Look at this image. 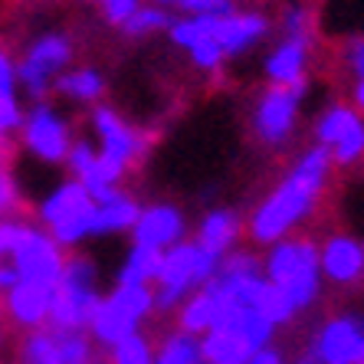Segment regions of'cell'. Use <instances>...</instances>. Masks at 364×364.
I'll return each mask as SVG.
<instances>
[{"label": "cell", "instance_id": "6da1fadb", "mask_svg": "<svg viewBox=\"0 0 364 364\" xmlns=\"http://www.w3.org/2000/svg\"><path fill=\"white\" fill-rule=\"evenodd\" d=\"M328 171H331L328 148H322V144L309 148L292 164L286 181L256 207V213L250 217V237L256 243H269V246L286 240L289 230L299 227L315 210V200H318L325 181H328Z\"/></svg>", "mask_w": 364, "mask_h": 364}, {"label": "cell", "instance_id": "7a4b0ae2", "mask_svg": "<svg viewBox=\"0 0 364 364\" xmlns=\"http://www.w3.org/2000/svg\"><path fill=\"white\" fill-rule=\"evenodd\" d=\"M263 276L282 296L289 305L302 312L318 299L322 289V269H318V246L312 240H279L263 259Z\"/></svg>", "mask_w": 364, "mask_h": 364}, {"label": "cell", "instance_id": "3957f363", "mask_svg": "<svg viewBox=\"0 0 364 364\" xmlns=\"http://www.w3.org/2000/svg\"><path fill=\"white\" fill-rule=\"evenodd\" d=\"M220 266V256L207 253L200 243H184L164 250L161 256V276L154 282V309L171 312V309H181L191 292H197L200 286L213 279V272Z\"/></svg>", "mask_w": 364, "mask_h": 364}, {"label": "cell", "instance_id": "277c9868", "mask_svg": "<svg viewBox=\"0 0 364 364\" xmlns=\"http://www.w3.org/2000/svg\"><path fill=\"white\" fill-rule=\"evenodd\" d=\"M102 296L95 289V266L82 256L63 263V276L50 296V328L60 331H85L92 322Z\"/></svg>", "mask_w": 364, "mask_h": 364}, {"label": "cell", "instance_id": "5b68a950", "mask_svg": "<svg viewBox=\"0 0 364 364\" xmlns=\"http://www.w3.org/2000/svg\"><path fill=\"white\" fill-rule=\"evenodd\" d=\"M40 220L60 246H76L85 237H92L95 200L79 181H63L40 203Z\"/></svg>", "mask_w": 364, "mask_h": 364}, {"label": "cell", "instance_id": "8992f818", "mask_svg": "<svg viewBox=\"0 0 364 364\" xmlns=\"http://www.w3.org/2000/svg\"><path fill=\"white\" fill-rule=\"evenodd\" d=\"M154 309V289L151 286H115L112 296H105L95 309L89 331L95 341L105 348H115L128 335H135L141 318Z\"/></svg>", "mask_w": 364, "mask_h": 364}, {"label": "cell", "instance_id": "52a82bcc", "mask_svg": "<svg viewBox=\"0 0 364 364\" xmlns=\"http://www.w3.org/2000/svg\"><path fill=\"white\" fill-rule=\"evenodd\" d=\"M73 60V43L63 33H43L30 43L26 56L17 66V82L23 85L26 92L33 95L36 102L46 99V92L53 89L56 76L69 66Z\"/></svg>", "mask_w": 364, "mask_h": 364}, {"label": "cell", "instance_id": "ba28073f", "mask_svg": "<svg viewBox=\"0 0 364 364\" xmlns=\"http://www.w3.org/2000/svg\"><path fill=\"white\" fill-rule=\"evenodd\" d=\"M63 246L36 227H23L14 253H10V266L17 269L20 282H36V286L53 289L63 276Z\"/></svg>", "mask_w": 364, "mask_h": 364}, {"label": "cell", "instance_id": "9c48e42d", "mask_svg": "<svg viewBox=\"0 0 364 364\" xmlns=\"http://www.w3.org/2000/svg\"><path fill=\"white\" fill-rule=\"evenodd\" d=\"M309 79H299L292 85H269L256 105V135L263 138L266 144H282L292 128H296V115H299V102L305 99Z\"/></svg>", "mask_w": 364, "mask_h": 364}, {"label": "cell", "instance_id": "30bf717a", "mask_svg": "<svg viewBox=\"0 0 364 364\" xmlns=\"http://www.w3.org/2000/svg\"><path fill=\"white\" fill-rule=\"evenodd\" d=\"M315 364H364V318L338 315L318 328L312 341Z\"/></svg>", "mask_w": 364, "mask_h": 364}, {"label": "cell", "instance_id": "8fae6325", "mask_svg": "<svg viewBox=\"0 0 364 364\" xmlns=\"http://www.w3.org/2000/svg\"><path fill=\"white\" fill-rule=\"evenodd\" d=\"M20 128H23V144L40 161H46V164L66 161L73 138H69L66 119H63L56 109H50L46 102H40V105H33L30 115H23V125Z\"/></svg>", "mask_w": 364, "mask_h": 364}, {"label": "cell", "instance_id": "7c38bea8", "mask_svg": "<svg viewBox=\"0 0 364 364\" xmlns=\"http://www.w3.org/2000/svg\"><path fill=\"white\" fill-rule=\"evenodd\" d=\"M184 213L174 203H154V207H141L132 237L138 246H151V250H171L184 240Z\"/></svg>", "mask_w": 364, "mask_h": 364}, {"label": "cell", "instance_id": "4fadbf2b", "mask_svg": "<svg viewBox=\"0 0 364 364\" xmlns=\"http://www.w3.org/2000/svg\"><path fill=\"white\" fill-rule=\"evenodd\" d=\"M92 128H95V135H99V141H102L99 151L105 154V158L119 161L122 168L135 164V158L141 154V138H138L135 128L125 125L109 105H99V109L92 112Z\"/></svg>", "mask_w": 364, "mask_h": 364}, {"label": "cell", "instance_id": "5bb4252c", "mask_svg": "<svg viewBox=\"0 0 364 364\" xmlns=\"http://www.w3.org/2000/svg\"><path fill=\"white\" fill-rule=\"evenodd\" d=\"M266 33H269V20L263 14H240V10H233L227 17L213 20V40L223 50V56H240L250 46H256Z\"/></svg>", "mask_w": 364, "mask_h": 364}, {"label": "cell", "instance_id": "9a60e30c", "mask_svg": "<svg viewBox=\"0 0 364 364\" xmlns=\"http://www.w3.org/2000/svg\"><path fill=\"white\" fill-rule=\"evenodd\" d=\"M318 269H322V276H328L331 282H338V286H351V282H358L364 276L361 243L351 240V237H345V233L325 240V246L318 250Z\"/></svg>", "mask_w": 364, "mask_h": 364}, {"label": "cell", "instance_id": "2e32d148", "mask_svg": "<svg viewBox=\"0 0 364 364\" xmlns=\"http://www.w3.org/2000/svg\"><path fill=\"white\" fill-rule=\"evenodd\" d=\"M309 36H286V40L269 53L266 60V76L272 85H292L305 79V66H309Z\"/></svg>", "mask_w": 364, "mask_h": 364}, {"label": "cell", "instance_id": "e0dca14e", "mask_svg": "<svg viewBox=\"0 0 364 364\" xmlns=\"http://www.w3.org/2000/svg\"><path fill=\"white\" fill-rule=\"evenodd\" d=\"M50 296L53 289L36 286V282H17L7 292V312L10 318L23 328H43V322L50 318Z\"/></svg>", "mask_w": 364, "mask_h": 364}, {"label": "cell", "instance_id": "ac0fdd59", "mask_svg": "<svg viewBox=\"0 0 364 364\" xmlns=\"http://www.w3.org/2000/svg\"><path fill=\"white\" fill-rule=\"evenodd\" d=\"M141 207L135 203V197L112 191L109 197L95 200V220H92V237H109V233H125L135 227Z\"/></svg>", "mask_w": 364, "mask_h": 364}, {"label": "cell", "instance_id": "d6986e66", "mask_svg": "<svg viewBox=\"0 0 364 364\" xmlns=\"http://www.w3.org/2000/svg\"><path fill=\"white\" fill-rule=\"evenodd\" d=\"M240 237V217L233 210H210L200 220V230H197V243L213 256H227L230 246L237 243Z\"/></svg>", "mask_w": 364, "mask_h": 364}, {"label": "cell", "instance_id": "ffe728a7", "mask_svg": "<svg viewBox=\"0 0 364 364\" xmlns=\"http://www.w3.org/2000/svg\"><path fill=\"white\" fill-rule=\"evenodd\" d=\"M256 351L246 345L240 335L227 328H213L207 335H200V361L210 364H246Z\"/></svg>", "mask_w": 364, "mask_h": 364}, {"label": "cell", "instance_id": "44dd1931", "mask_svg": "<svg viewBox=\"0 0 364 364\" xmlns=\"http://www.w3.org/2000/svg\"><path fill=\"white\" fill-rule=\"evenodd\" d=\"M161 256H164L161 250L135 243L119 269V286H154L158 276H161Z\"/></svg>", "mask_w": 364, "mask_h": 364}, {"label": "cell", "instance_id": "7402d4cb", "mask_svg": "<svg viewBox=\"0 0 364 364\" xmlns=\"http://www.w3.org/2000/svg\"><path fill=\"white\" fill-rule=\"evenodd\" d=\"M20 125H23V112L17 102V66L0 50V141Z\"/></svg>", "mask_w": 364, "mask_h": 364}, {"label": "cell", "instance_id": "603a6c76", "mask_svg": "<svg viewBox=\"0 0 364 364\" xmlns=\"http://www.w3.org/2000/svg\"><path fill=\"white\" fill-rule=\"evenodd\" d=\"M213 315H217V299L207 292V289H197L194 296H187L181 302V331L187 335H207L213 325Z\"/></svg>", "mask_w": 364, "mask_h": 364}, {"label": "cell", "instance_id": "cb8c5ba5", "mask_svg": "<svg viewBox=\"0 0 364 364\" xmlns=\"http://www.w3.org/2000/svg\"><path fill=\"white\" fill-rule=\"evenodd\" d=\"M53 89L66 99H76V102H95L105 95V79L95 73V69H73V73H63L56 76Z\"/></svg>", "mask_w": 364, "mask_h": 364}, {"label": "cell", "instance_id": "d4e9b609", "mask_svg": "<svg viewBox=\"0 0 364 364\" xmlns=\"http://www.w3.org/2000/svg\"><path fill=\"white\" fill-rule=\"evenodd\" d=\"M358 122H361L358 109H351V105H331L322 119H318V125H315V138H318L322 148H335Z\"/></svg>", "mask_w": 364, "mask_h": 364}, {"label": "cell", "instance_id": "484cf974", "mask_svg": "<svg viewBox=\"0 0 364 364\" xmlns=\"http://www.w3.org/2000/svg\"><path fill=\"white\" fill-rule=\"evenodd\" d=\"M250 309H256V312L263 315L272 328H279V325L292 322V315H296V309H292V305H289V299L282 296V289H276L269 279H266V276H263V282H259V289H256L253 305H250Z\"/></svg>", "mask_w": 364, "mask_h": 364}, {"label": "cell", "instance_id": "4316f807", "mask_svg": "<svg viewBox=\"0 0 364 364\" xmlns=\"http://www.w3.org/2000/svg\"><path fill=\"white\" fill-rule=\"evenodd\" d=\"M154 364H200V338L187 335V331H174L158 348Z\"/></svg>", "mask_w": 364, "mask_h": 364}, {"label": "cell", "instance_id": "83f0119b", "mask_svg": "<svg viewBox=\"0 0 364 364\" xmlns=\"http://www.w3.org/2000/svg\"><path fill=\"white\" fill-rule=\"evenodd\" d=\"M23 364H63L53 328H33L23 341Z\"/></svg>", "mask_w": 364, "mask_h": 364}, {"label": "cell", "instance_id": "f1b7e54d", "mask_svg": "<svg viewBox=\"0 0 364 364\" xmlns=\"http://www.w3.org/2000/svg\"><path fill=\"white\" fill-rule=\"evenodd\" d=\"M171 14L161 7H138L132 17L122 23V30H125V36H148V33H158V30H168L171 26Z\"/></svg>", "mask_w": 364, "mask_h": 364}, {"label": "cell", "instance_id": "f546056e", "mask_svg": "<svg viewBox=\"0 0 364 364\" xmlns=\"http://www.w3.org/2000/svg\"><path fill=\"white\" fill-rule=\"evenodd\" d=\"M112 358H115V364H154V351L141 331L119 341V345L112 348Z\"/></svg>", "mask_w": 364, "mask_h": 364}, {"label": "cell", "instance_id": "4dcf8cb0", "mask_svg": "<svg viewBox=\"0 0 364 364\" xmlns=\"http://www.w3.org/2000/svg\"><path fill=\"white\" fill-rule=\"evenodd\" d=\"M53 338L63 355V364H89V338L82 331H60L53 328Z\"/></svg>", "mask_w": 364, "mask_h": 364}, {"label": "cell", "instance_id": "1f68e13d", "mask_svg": "<svg viewBox=\"0 0 364 364\" xmlns=\"http://www.w3.org/2000/svg\"><path fill=\"white\" fill-rule=\"evenodd\" d=\"M328 154H331V164H341V168L361 161L364 158V122H358L335 148H328Z\"/></svg>", "mask_w": 364, "mask_h": 364}, {"label": "cell", "instance_id": "d6a6232c", "mask_svg": "<svg viewBox=\"0 0 364 364\" xmlns=\"http://www.w3.org/2000/svg\"><path fill=\"white\" fill-rule=\"evenodd\" d=\"M184 17H227L237 10L233 0H178Z\"/></svg>", "mask_w": 364, "mask_h": 364}, {"label": "cell", "instance_id": "836d02e7", "mask_svg": "<svg viewBox=\"0 0 364 364\" xmlns=\"http://www.w3.org/2000/svg\"><path fill=\"white\" fill-rule=\"evenodd\" d=\"M95 158H99V151L92 148V141H73L69 144V154H66V164H69V171H73V181H79V178H85L89 174V168L95 164Z\"/></svg>", "mask_w": 364, "mask_h": 364}, {"label": "cell", "instance_id": "e575fe53", "mask_svg": "<svg viewBox=\"0 0 364 364\" xmlns=\"http://www.w3.org/2000/svg\"><path fill=\"white\" fill-rule=\"evenodd\" d=\"M282 26H286V36H309L312 40V10L305 4H289L282 10Z\"/></svg>", "mask_w": 364, "mask_h": 364}, {"label": "cell", "instance_id": "d590c367", "mask_svg": "<svg viewBox=\"0 0 364 364\" xmlns=\"http://www.w3.org/2000/svg\"><path fill=\"white\" fill-rule=\"evenodd\" d=\"M191 60H194V66H200V69H220L223 66V60H227V56H223V50L220 46H217V40H213V36H207V40H200L197 43V46H191Z\"/></svg>", "mask_w": 364, "mask_h": 364}, {"label": "cell", "instance_id": "8d00e7d4", "mask_svg": "<svg viewBox=\"0 0 364 364\" xmlns=\"http://www.w3.org/2000/svg\"><path fill=\"white\" fill-rule=\"evenodd\" d=\"M138 7H141V0H102V17L109 20V23L122 26Z\"/></svg>", "mask_w": 364, "mask_h": 364}, {"label": "cell", "instance_id": "74e56055", "mask_svg": "<svg viewBox=\"0 0 364 364\" xmlns=\"http://www.w3.org/2000/svg\"><path fill=\"white\" fill-rule=\"evenodd\" d=\"M23 227H26V223H17V220H10V217H4V220H0V263H4V259H10V253H14V246H17Z\"/></svg>", "mask_w": 364, "mask_h": 364}, {"label": "cell", "instance_id": "f35d334b", "mask_svg": "<svg viewBox=\"0 0 364 364\" xmlns=\"http://www.w3.org/2000/svg\"><path fill=\"white\" fill-rule=\"evenodd\" d=\"M14 207H17V187H14V181L0 171V220H4Z\"/></svg>", "mask_w": 364, "mask_h": 364}, {"label": "cell", "instance_id": "ab89813d", "mask_svg": "<svg viewBox=\"0 0 364 364\" xmlns=\"http://www.w3.org/2000/svg\"><path fill=\"white\" fill-rule=\"evenodd\" d=\"M348 63H351V69H355V76L364 79V40H355L351 46H348Z\"/></svg>", "mask_w": 364, "mask_h": 364}, {"label": "cell", "instance_id": "60d3db41", "mask_svg": "<svg viewBox=\"0 0 364 364\" xmlns=\"http://www.w3.org/2000/svg\"><path fill=\"white\" fill-rule=\"evenodd\" d=\"M246 364H286V358H282L276 348H259Z\"/></svg>", "mask_w": 364, "mask_h": 364}, {"label": "cell", "instance_id": "b9f144b4", "mask_svg": "<svg viewBox=\"0 0 364 364\" xmlns=\"http://www.w3.org/2000/svg\"><path fill=\"white\" fill-rule=\"evenodd\" d=\"M20 282V276H17V269L10 263H0V292H10V289Z\"/></svg>", "mask_w": 364, "mask_h": 364}, {"label": "cell", "instance_id": "7bdbcfd3", "mask_svg": "<svg viewBox=\"0 0 364 364\" xmlns=\"http://www.w3.org/2000/svg\"><path fill=\"white\" fill-rule=\"evenodd\" d=\"M355 105H358V112H364V79H358V85H355Z\"/></svg>", "mask_w": 364, "mask_h": 364}, {"label": "cell", "instance_id": "ee69618b", "mask_svg": "<svg viewBox=\"0 0 364 364\" xmlns=\"http://www.w3.org/2000/svg\"><path fill=\"white\" fill-rule=\"evenodd\" d=\"M178 0H154V7H161V10H168V7H174Z\"/></svg>", "mask_w": 364, "mask_h": 364}, {"label": "cell", "instance_id": "f6af8a7d", "mask_svg": "<svg viewBox=\"0 0 364 364\" xmlns=\"http://www.w3.org/2000/svg\"><path fill=\"white\" fill-rule=\"evenodd\" d=\"M296 364H315V361H312V358H302V361H296Z\"/></svg>", "mask_w": 364, "mask_h": 364}, {"label": "cell", "instance_id": "bcb514c9", "mask_svg": "<svg viewBox=\"0 0 364 364\" xmlns=\"http://www.w3.org/2000/svg\"><path fill=\"white\" fill-rule=\"evenodd\" d=\"M200 364H210V361H200Z\"/></svg>", "mask_w": 364, "mask_h": 364}, {"label": "cell", "instance_id": "7dc6e473", "mask_svg": "<svg viewBox=\"0 0 364 364\" xmlns=\"http://www.w3.org/2000/svg\"><path fill=\"white\" fill-rule=\"evenodd\" d=\"M361 250H364V243H361Z\"/></svg>", "mask_w": 364, "mask_h": 364}]
</instances>
